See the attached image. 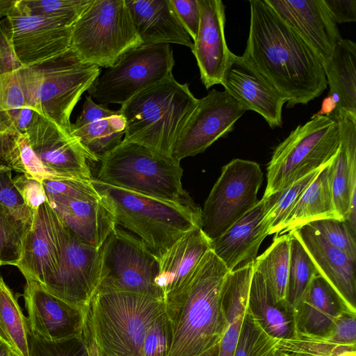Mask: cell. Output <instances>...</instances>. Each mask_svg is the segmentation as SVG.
I'll return each mask as SVG.
<instances>
[{
	"instance_id": "1",
	"label": "cell",
	"mask_w": 356,
	"mask_h": 356,
	"mask_svg": "<svg viewBox=\"0 0 356 356\" xmlns=\"http://www.w3.org/2000/svg\"><path fill=\"white\" fill-rule=\"evenodd\" d=\"M246 47L241 57L286 101L307 104L326 89L323 63L266 0H251Z\"/></svg>"
},
{
	"instance_id": "2",
	"label": "cell",
	"mask_w": 356,
	"mask_h": 356,
	"mask_svg": "<svg viewBox=\"0 0 356 356\" xmlns=\"http://www.w3.org/2000/svg\"><path fill=\"white\" fill-rule=\"evenodd\" d=\"M229 272L210 249L165 306L172 326L168 356H197L219 343L225 326L222 291Z\"/></svg>"
},
{
	"instance_id": "3",
	"label": "cell",
	"mask_w": 356,
	"mask_h": 356,
	"mask_svg": "<svg viewBox=\"0 0 356 356\" xmlns=\"http://www.w3.org/2000/svg\"><path fill=\"white\" fill-rule=\"evenodd\" d=\"M165 312L160 298L97 290L84 310L81 337L90 356H141L147 330Z\"/></svg>"
},
{
	"instance_id": "4",
	"label": "cell",
	"mask_w": 356,
	"mask_h": 356,
	"mask_svg": "<svg viewBox=\"0 0 356 356\" xmlns=\"http://www.w3.org/2000/svg\"><path fill=\"white\" fill-rule=\"evenodd\" d=\"M92 181L116 226L139 238L157 259L186 233L201 228V209L192 199L168 201Z\"/></svg>"
},
{
	"instance_id": "5",
	"label": "cell",
	"mask_w": 356,
	"mask_h": 356,
	"mask_svg": "<svg viewBox=\"0 0 356 356\" xmlns=\"http://www.w3.org/2000/svg\"><path fill=\"white\" fill-rule=\"evenodd\" d=\"M199 99L172 74L140 91L118 110L125 122L123 140L172 156L175 145Z\"/></svg>"
},
{
	"instance_id": "6",
	"label": "cell",
	"mask_w": 356,
	"mask_h": 356,
	"mask_svg": "<svg viewBox=\"0 0 356 356\" xmlns=\"http://www.w3.org/2000/svg\"><path fill=\"white\" fill-rule=\"evenodd\" d=\"M17 73L26 106L72 133L73 109L99 76L101 70L83 63L70 48L39 63L22 66Z\"/></svg>"
},
{
	"instance_id": "7",
	"label": "cell",
	"mask_w": 356,
	"mask_h": 356,
	"mask_svg": "<svg viewBox=\"0 0 356 356\" xmlns=\"http://www.w3.org/2000/svg\"><path fill=\"white\" fill-rule=\"evenodd\" d=\"M97 181L161 200H191L183 188L180 162L142 145L122 143L101 159Z\"/></svg>"
},
{
	"instance_id": "8",
	"label": "cell",
	"mask_w": 356,
	"mask_h": 356,
	"mask_svg": "<svg viewBox=\"0 0 356 356\" xmlns=\"http://www.w3.org/2000/svg\"><path fill=\"white\" fill-rule=\"evenodd\" d=\"M337 122L326 116H312L298 125L275 149L267 167L264 197L282 191L328 164L338 152Z\"/></svg>"
},
{
	"instance_id": "9",
	"label": "cell",
	"mask_w": 356,
	"mask_h": 356,
	"mask_svg": "<svg viewBox=\"0 0 356 356\" xmlns=\"http://www.w3.org/2000/svg\"><path fill=\"white\" fill-rule=\"evenodd\" d=\"M140 44L126 0H92L71 27V48L83 63L99 67H111Z\"/></svg>"
},
{
	"instance_id": "10",
	"label": "cell",
	"mask_w": 356,
	"mask_h": 356,
	"mask_svg": "<svg viewBox=\"0 0 356 356\" xmlns=\"http://www.w3.org/2000/svg\"><path fill=\"white\" fill-rule=\"evenodd\" d=\"M175 60L169 44H140L124 54L88 90L98 104L122 105L172 74Z\"/></svg>"
},
{
	"instance_id": "11",
	"label": "cell",
	"mask_w": 356,
	"mask_h": 356,
	"mask_svg": "<svg viewBox=\"0 0 356 356\" xmlns=\"http://www.w3.org/2000/svg\"><path fill=\"white\" fill-rule=\"evenodd\" d=\"M99 249L102 273L97 290L140 293L163 300L156 283L158 259L139 238L116 226Z\"/></svg>"
},
{
	"instance_id": "12",
	"label": "cell",
	"mask_w": 356,
	"mask_h": 356,
	"mask_svg": "<svg viewBox=\"0 0 356 356\" xmlns=\"http://www.w3.org/2000/svg\"><path fill=\"white\" fill-rule=\"evenodd\" d=\"M263 176L259 165L250 160L235 159L222 168L201 209V229L211 241L258 203Z\"/></svg>"
},
{
	"instance_id": "13",
	"label": "cell",
	"mask_w": 356,
	"mask_h": 356,
	"mask_svg": "<svg viewBox=\"0 0 356 356\" xmlns=\"http://www.w3.org/2000/svg\"><path fill=\"white\" fill-rule=\"evenodd\" d=\"M246 109L225 90L213 89L199 99L197 106L180 134L172 157L178 161L204 152L234 129Z\"/></svg>"
},
{
	"instance_id": "14",
	"label": "cell",
	"mask_w": 356,
	"mask_h": 356,
	"mask_svg": "<svg viewBox=\"0 0 356 356\" xmlns=\"http://www.w3.org/2000/svg\"><path fill=\"white\" fill-rule=\"evenodd\" d=\"M63 226V253L58 272L45 289L84 311L100 283V249L86 243Z\"/></svg>"
},
{
	"instance_id": "15",
	"label": "cell",
	"mask_w": 356,
	"mask_h": 356,
	"mask_svg": "<svg viewBox=\"0 0 356 356\" xmlns=\"http://www.w3.org/2000/svg\"><path fill=\"white\" fill-rule=\"evenodd\" d=\"M63 226L48 201L33 212L22 256L15 266L26 280L46 288L56 277L61 260Z\"/></svg>"
},
{
	"instance_id": "16",
	"label": "cell",
	"mask_w": 356,
	"mask_h": 356,
	"mask_svg": "<svg viewBox=\"0 0 356 356\" xmlns=\"http://www.w3.org/2000/svg\"><path fill=\"white\" fill-rule=\"evenodd\" d=\"M26 134L43 165L57 178L93 179L90 163L96 161L72 133L39 115Z\"/></svg>"
},
{
	"instance_id": "17",
	"label": "cell",
	"mask_w": 356,
	"mask_h": 356,
	"mask_svg": "<svg viewBox=\"0 0 356 356\" xmlns=\"http://www.w3.org/2000/svg\"><path fill=\"white\" fill-rule=\"evenodd\" d=\"M6 17L11 44L22 66L39 63L71 48V28L29 13L18 0Z\"/></svg>"
},
{
	"instance_id": "18",
	"label": "cell",
	"mask_w": 356,
	"mask_h": 356,
	"mask_svg": "<svg viewBox=\"0 0 356 356\" xmlns=\"http://www.w3.org/2000/svg\"><path fill=\"white\" fill-rule=\"evenodd\" d=\"M26 281L23 296L30 332L48 341L81 337L84 311L51 294L39 283Z\"/></svg>"
},
{
	"instance_id": "19",
	"label": "cell",
	"mask_w": 356,
	"mask_h": 356,
	"mask_svg": "<svg viewBox=\"0 0 356 356\" xmlns=\"http://www.w3.org/2000/svg\"><path fill=\"white\" fill-rule=\"evenodd\" d=\"M277 15L317 54L323 63L341 38L324 0H266Z\"/></svg>"
},
{
	"instance_id": "20",
	"label": "cell",
	"mask_w": 356,
	"mask_h": 356,
	"mask_svg": "<svg viewBox=\"0 0 356 356\" xmlns=\"http://www.w3.org/2000/svg\"><path fill=\"white\" fill-rule=\"evenodd\" d=\"M200 22L191 51L206 89L221 85L232 52L225 36V8L221 0H198Z\"/></svg>"
},
{
	"instance_id": "21",
	"label": "cell",
	"mask_w": 356,
	"mask_h": 356,
	"mask_svg": "<svg viewBox=\"0 0 356 356\" xmlns=\"http://www.w3.org/2000/svg\"><path fill=\"white\" fill-rule=\"evenodd\" d=\"M291 232L303 245L319 275L334 290L346 312L356 314V261L329 243L308 224Z\"/></svg>"
},
{
	"instance_id": "22",
	"label": "cell",
	"mask_w": 356,
	"mask_h": 356,
	"mask_svg": "<svg viewBox=\"0 0 356 356\" xmlns=\"http://www.w3.org/2000/svg\"><path fill=\"white\" fill-rule=\"evenodd\" d=\"M337 122L340 144L330 163V188L337 217L356 232V115L340 112Z\"/></svg>"
},
{
	"instance_id": "23",
	"label": "cell",
	"mask_w": 356,
	"mask_h": 356,
	"mask_svg": "<svg viewBox=\"0 0 356 356\" xmlns=\"http://www.w3.org/2000/svg\"><path fill=\"white\" fill-rule=\"evenodd\" d=\"M221 85L246 111L261 115L271 129L282 126L285 99L241 56L232 54Z\"/></svg>"
},
{
	"instance_id": "24",
	"label": "cell",
	"mask_w": 356,
	"mask_h": 356,
	"mask_svg": "<svg viewBox=\"0 0 356 356\" xmlns=\"http://www.w3.org/2000/svg\"><path fill=\"white\" fill-rule=\"evenodd\" d=\"M62 224L86 243L99 249L116 227L114 217L101 197L98 199L46 193Z\"/></svg>"
},
{
	"instance_id": "25",
	"label": "cell",
	"mask_w": 356,
	"mask_h": 356,
	"mask_svg": "<svg viewBox=\"0 0 356 356\" xmlns=\"http://www.w3.org/2000/svg\"><path fill=\"white\" fill-rule=\"evenodd\" d=\"M280 193L263 197L250 211L211 241V249L229 271L254 262L259 247L266 237L262 233L261 220Z\"/></svg>"
},
{
	"instance_id": "26",
	"label": "cell",
	"mask_w": 356,
	"mask_h": 356,
	"mask_svg": "<svg viewBox=\"0 0 356 356\" xmlns=\"http://www.w3.org/2000/svg\"><path fill=\"white\" fill-rule=\"evenodd\" d=\"M71 130L97 162L122 143L125 122L118 110L97 104L87 95Z\"/></svg>"
},
{
	"instance_id": "27",
	"label": "cell",
	"mask_w": 356,
	"mask_h": 356,
	"mask_svg": "<svg viewBox=\"0 0 356 356\" xmlns=\"http://www.w3.org/2000/svg\"><path fill=\"white\" fill-rule=\"evenodd\" d=\"M210 249L211 241L201 228H195L186 233L158 259L156 283L165 305L181 289Z\"/></svg>"
},
{
	"instance_id": "28",
	"label": "cell",
	"mask_w": 356,
	"mask_h": 356,
	"mask_svg": "<svg viewBox=\"0 0 356 356\" xmlns=\"http://www.w3.org/2000/svg\"><path fill=\"white\" fill-rule=\"evenodd\" d=\"M142 44H177L191 49L193 42L170 0H126Z\"/></svg>"
},
{
	"instance_id": "29",
	"label": "cell",
	"mask_w": 356,
	"mask_h": 356,
	"mask_svg": "<svg viewBox=\"0 0 356 356\" xmlns=\"http://www.w3.org/2000/svg\"><path fill=\"white\" fill-rule=\"evenodd\" d=\"M293 309L296 332L318 335L327 334L346 312L334 290L318 273L310 280Z\"/></svg>"
},
{
	"instance_id": "30",
	"label": "cell",
	"mask_w": 356,
	"mask_h": 356,
	"mask_svg": "<svg viewBox=\"0 0 356 356\" xmlns=\"http://www.w3.org/2000/svg\"><path fill=\"white\" fill-rule=\"evenodd\" d=\"M247 312L271 337L286 339L296 332L293 307L279 300L259 272L254 269L248 295Z\"/></svg>"
},
{
	"instance_id": "31",
	"label": "cell",
	"mask_w": 356,
	"mask_h": 356,
	"mask_svg": "<svg viewBox=\"0 0 356 356\" xmlns=\"http://www.w3.org/2000/svg\"><path fill=\"white\" fill-rule=\"evenodd\" d=\"M254 262L227 274L222 291L225 326L218 343V356H234L247 312Z\"/></svg>"
},
{
	"instance_id": "32",
	"label": "cell",
	"mask_w": 356,
	"mask_h": 356,
	"mask_svg": "<svg viewBox=\"0 0 356 356\" xmlns=\"http://www.w3.org/2000/svg\"><path fill=\"white\" fill-rule=\"evenodd\" d=\"M329 86L328 95L337 103L332 118L340 112L356 115V44L348 39L339 42L331 57L323 63Z\"/></svg>"
},
{
	"instance_id": "33",
	"label": "cell",
	"mask_w": 356,
	"mask_h": 356,
	"mask_svg": "<svg viewBox=\"0 0 356 356\" xmlns=\"http://www.w3.org/2000/svg\"><path fill=\"white\" fill-rule=\"evenodd\" d=\"M330 163L322 168L303 192L287 218L277 228L275 236L288 233L315 220L339 219L330 188Z\"/></svg>"
},
{
	"instance_id": "34",
	"label": "cell",
	"mask_w": 356,
	"mask_h": 356,
	"mask_svg": "<svg viewBox=\"0 0 356 356\" xmlns=\"http://www.w3.org/2000/svg\"><path fill=\"white\" fill-rule=\"evenodd\" d=\"M0 75V165L8 166L16 156L20 134L16 120L26 99L17 73Z\"/></svg>"
},
{
	"instance_id": "35",
	"label": "cell",
	"mask_w": 356,
	"mask_h": 356,
	"mask_svg": "<svg viewBox=\"0 0 356 356\" xmlns=\"http://www.w3.org/2000/svg\"><path fill=\"white\" fill-rule=\"evenodd\" d=\"M290 242L289 232L275 236L271 245L254 262V269L260 273L275 296L284 301H286Z\"/></svg>"
},
{
	"instance_id": "36",
	"label": "cell",
	"mask_w": 356,
	"mask_h": 356,
	"mask_svg": "<svg viewBox=\"0 0 356 356\" xmlns=\"http://www.w3.org/2000/svg\"><path fill=\"white\" fill-rule=\"evenodd\" d=\"M29 333L27 318L0 275V339L17 356H29Z\"/></svg>"
},
{
	"instance_id": "37",
	"label": "cell",
	"mask_w": 356,
	"mask_h": 356,
	"mask_svg": "<svg viewBox=\"0 0 356 356\" xmlns=\"http://www.w3.org/2000/svg\"><path fill=\"white\" fill-rule=\"evenodd\" d=\"M276 349L282 356H356V344L338 343L328 333L296 332L289 338L277 340Z\"/></svg>"
},
{
	"instance_id": "38",
	"label": "cell",
	"mask_w": 356,
	"mask_h": 356,
	"mask_svg": "<svg viewBox=\"0 0 356 356\" xmlns=\"http://www.w3.org/2000/svg\"><path fill=\"white\" fill-rule=\"evenodd\" d=\"M289 233L291 234L290 264L286 301L293 308L310 280L318 273L300 241L293 232L291 231Z\"/></svg>"
},
{
	"instance_id": "39",
	"label": "cell",
	"mask_w": 356,
	"mask_h": 356,
	"mask_svg": "<svg viewBox=\"0 0 356 356\" xmlns=\"http://www.w3.org/2000/svg\"><path fill=\"white\" fill-rule=\"evenodd\" d=\"M323 167L309 173L290 186L280 191L278 198L266 211L261 220V231L266 236L275 233L277 228L287 218L303 192Z\"/></svg>"
},
{
	"instance_id": "40",
	"label": "cell",
	"mask_w": 356,
	"mask_h": 356,
	"mask_svg": "<svg viewBox=\"0 0 356 356\" xmlns=\"http://www.w3.org/2000/svg\"><path fill=\"white\" fill-rule=\"evenodd\" d=\"M92 0H18L29 13L71 28Z\"/></svg>"
},
{
	"instance_id": "41",
	"label": "cell",
	"mask_w": 356,
	"mask_h": 356,
	"mask_svg": "<svg viewBox=\"0 0 356 356\" xmlns=\"http://www.w3.org/2000/svg\"><path fill=\"white\" fill-rule=\"evenodd\" d=\"M31 226L10 215L0 205V263L2 265H17Z\"/></svg>"
},
{
	"instance_id": "42",
	"label": "cell",
	"mask_w": 356,
	"mask_h": 356,
	"mask_svg": "<svg viewBox=\"0 0 356 356\" xmlns=\"http://www.w3.org/2000/svg\"><path fill=\"white\" fill-rule=\"evenodd\" d=\"M276 343L246 312L234 356H275Z\"/></svg>"
},
{
	"instance_id": "43",
	"label": "cell",
	"mask_w": 356,
	"mask_h": 356,
	"mask_svg": "<svg viewBox=\"0 0 356 356\" xmlns=\"http://www.w3.org/2000/svg\"><path fill=\"white\" fill-rule=\"evenodd\" d=\"M329 243L356 261V232L344 220L325 218L308 223Z\"/></svg>"
},
{
	"instance_id": "44",
	"label": "cell",
	"mask_w": 356,
	"mask_h": 356,
	"mask_svg": "<svg viewBox=\"0 0 356 356\" xmlns=\"http://www.w3.org/2000/svg\"><path fill=\"white\" fill-rule=\"evenodd\" d=\"M29 356H90L81 337L60 341H48L33 335L28 336Z\"/></svg>"
},
{
	"instance_id": "45",
	"label": "cell",
	"mask_w": 356,
	"mask_h": 356,
	"mask_svg": "<svg viewBox=\"0 0 356 356\" xmlns=\"http://www.w3.org/2000/svg\"><path fill=\"white\" fill-rule=\"evenodd\" d=\"M0 205L17 219L31 225L33 211L26 204L13 183L12 170L0 165Z\"/></svg>"
},
{
	"instance_id": "46",
	"label": "cell",
	"mask_w": 356,
	"mask_h": 356,
	"mask_svg": "<svg viewBox=\"0 0 356 356\" xmlns=\"http://www.w3.org/2000/svg\"><path fill=\"white\" fill-rule=\"evenodd\" d=\"M171 340V322L165 312L147 330L141 356H168Z\"/></svg>"
},
{
	"instance_id": "47",
	"label": "cell",
	"mask_w": 356,
	"mask_h": 356,
	"mask_svg": "<svg viewBox=\"0 0 356 356\" xmlns=\"http://www.w3.org/2000/svg\"><path fill=\"white\" fill-rule=\"evenodd\" d=\"M170 2L181 25L194 41L200 22L198 0H170Z\"/></svg>"
},
{
	"instance_id": "48",
	"label": "cell",
	"mask_w": 356,
	"mask_h": 356,
	"mask_svg": "<svg viewBox=\"0 0 356 356\" xmlns=\"http://www.w3.org/2000/svg\"><path fill=\"white\" fill-rule=\"evenodd\" d=\"M13 183L26 204L33 212L48 201L42 181L23 174L15 177Z\"/></svg>"
},
{
	"instance_id": "49",
	"label": "cell",
	"mask_w": 356,
	"mask_h": 356,
	"mask_svg": "<svg viewBox=\"0 0 356 356\" xmlns=\"http://www.w3.org/2000/svg\"><path fill=\"white\" fill-rule=\"evenodd\" d=\"M20 67L11 44L10 26L6 17L0 19V75L15 72Z\"/></svg>"
},
{
	"instance_id": "50",
	"label": "cell",
	"mask_w": 356,
	"mask_h": 356,
	"mask_svg": "<svg viewBox=\"0 0 356 356\" xmlns=\"http://www.w3.org/2000/svg\"><path fill=\"white\" fill-rule=\"evenodd\" d=\"M327 333L338 343L356 344V314L343 312Z\"/></svg>"
},
{
	"instance_id": "51",
	"label": "cell",
	"mask_w": 356,
	"mask_h": 356,
	"mask_svg": "<svg viewBox=\"0 0 356 356\" xmlns=\"http://www.w3.org/2000/svg\"><path fill=\"white\" fill-rule=\"evenodd\" d=\"M324 2L336 24L356 22L355 0H324Z\"/></svg>"
},
{
	"instance_id": "52",
	"label": "cell",
	"mask_w": 356,
	"mask_h": 356,
	"mask_svg": "<svg viewBox=\"0 0 356 356\" xmlns=\"http://www.w3.org/2000/svg\"><path fill=\"white\" fill-rule=\"evenodd\" d=\"M38 114L29 106H24L20 111L16 120V127L22 134H26L28 129L36 120Z\"/></svg>"
},
{
	"instance_id": "53",
	"label": "cell",
	"mask_w": 356,
	"mask_h": 356,
	"mask_svg": "<svg viewBox=\"0 0 356 356\" xmlns=\"http://www.w3.org/2000/svg\"><path fill=\"white\" fill-rule=\"evenodd\" d=\"M336 106V102L333 99L332 97L327 95L323 100L320 111L318 113H315L313 116H330L335 111Z\"/></svg>"
},
{
	"instance_id": "54",
	"label": "cell",
	"mask_w": 356,
	"mask_h": 356,
	"mask_svg": "<svg viewBox=\"0 0 356 356\" xmlns=\"http://www.w3.org/2000/svg\"><path fill=\"white\" fill-rule=\"evenodd\" d=\"M17 0H0V19L7 17Z\"/></svg>"
},
{
	"instance_id": "55",
	"label": "cell",
	"mask_w": 356,
	"mask_h": 356,
	"mask_svg": "<svg viewBox=\"0 0 356 356\" xmlns=\"http://www.w3.org/2000/svg\"><path fill=\"white\" fill-rule=\"evenodd\" d=\"M10 350L8 346L0 339V356H10Z\"/></svg>"
},
{
	"instance_id": "56",
	"label": "cell",
	"mask_w": 356,
	"mask_h": 356,
	"mask_svg": "<svg viewBox=\"0 0 356 356\" xmlns=\"http://www.w3.org/2000/svg\"><path fill=\"white\" fill-rule=\"evenodd\" d=\"M218 344L197 356H218Z\"/></svg>"
},
{
	"instance_id": "57",
	"label": "cell",
	"mask_w": 356,
	"mask_h": 356,
	"mask_svg": "<svg viewBox=\"0 0 356 356\" xmlns=\"http://www.w3.org/2000/svg\"><path fill=\"white\" fill-rule=\"evenodd\" d=\"M10 356H17V355L10 351Z\"/></svg>"
},
{
	"instance_id": "58",
	"label": "cell",
	"mask_w": 356,
	"mask_h": 356,
	"mask_svg": "<svg viewBox=\"0 0 356 356\" xmlns=\"http://www.w3.org/2000/svg\"><path fill=\"white\" fill-rule=\"evenodd\" d=\"M275 356H282V355H280V354H278V353H277V354H276V355H275Z\"/></svg>"
},
{
	"instance_id": "59",
	"label": "cell",
	"mask_w": 356,
	"mask_h": 356,
	"mask_svg": "<svg viewBox=\"0 0 356 356\" xmlns=\"http://www.w3.org/2000/svg\"><path fill=\"white\" fill-rule=\"evenodd\" d=\"M2 264L0 263V266H1Z\"/></svg>"
}]
</instances>
